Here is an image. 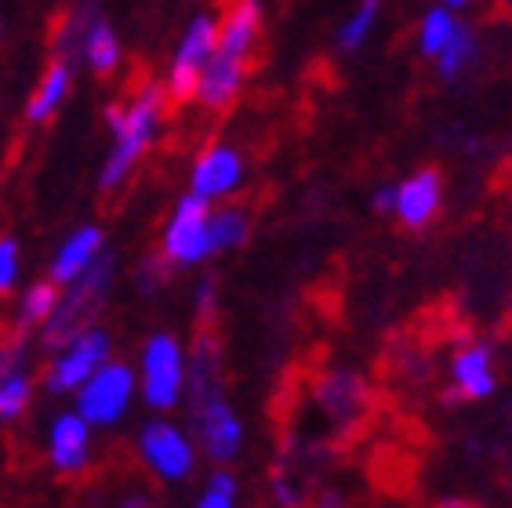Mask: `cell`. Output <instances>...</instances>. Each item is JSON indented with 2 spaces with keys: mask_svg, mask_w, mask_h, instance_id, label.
Wrapping results in <instances>:
<instances>
[{
  "mask_svg": "<svg viewBox=\"0 0 512 508\" xmlns=\"http://www.w3.org/2000/svg\"><path fill=\"white\" fill-rule=\"evenodd\" d=\"M215 276H204L197 287V316L200 320H211V313H215Z\"/></svg>",
  "mask_w": 512,
  "mask_h": 508,
  "instance_id": "cell-29",
  "label": "cell"
},
{
  "mask_svg": "<svg viewBox=\"0 0 512 508\" xmlns=\"http://www.w3.org/2000/svg\"><path fill=\"white\" fill-rule=\"evenodd\" d=\"M440 207H444V178H440L436 167H422V171H414L411 178H404L396 186L393 215L407 229H425L440 215Z\"/></svg>",
  "mask_w": 512,
  "mask_h": 508,
  "instance_id": "cell-13",
  "label": "cell"
},
{
  "mask_svg": "<svg viewBox=\"0 0 512 508\" xmlns=\"http://www.w3.org/2000/svg\"><path fill=\"white\" fill-rule=\"evenodd\" d=\"M273 498L280 501V505H295V501H298V490L291 487L287 479L276 476V479H273Z\"/></svg>",
  "mask_w": 512,
  "mask_h": 508,
  "instance_id": "cell-31",
  "label": "cell"
},
{
  "mask_svg": "<svg viewBox=\"0 0 512 508\" xmlns=\"http://www.w3.org/2000/svg\"><path fill=\"white\" fill-rule=\"evenodd\" d=\"M207 218H211V204L200 200L197 193H186L175 204L171 218L164 222V236H160V258L171 269H193V265H204L207 258H215Z\"/></svg>",
  "mask_w": 512,
  "mask_h": 508,
  "instance_id": "cell-8",
  "label": "cell"
},
{
  "mask_svg": "<svg viewBox=\"0 0 512 508\" xmlns=\"http://www.w3.org/2000/svg\"><path fill=\"white\" fill-rule=\"evenodd\" d=\"M382 4H385V0H356V8L345 15L342 26H338V33H335L338 51H345V55H356V51L364 48L367 40H371V33H375V26H378Z\"/></svg>",
  "mask_w": 512,
  "mask_h": 508,
  "instance_id": "cell-22",
  "label": "cell"
},
{
  "mask_svg": "<svg viewBox=\"0 0 512 508\" xmlns=\"http://www.w3.org/2000/svg\"><path fill=\"white\" fill-rule=\"evenodd\" d=\"M197 443L189 436V429L175 425L168 418H149L138 429V458L160 483H186L197 472Z\"/></svg>",
  "mask_w": 512,
  "mask_h": 508,
  "instance_id": "cell-7",
  "label": "cell"
},
{
  "mask_svg": "<svg viewBox=\"0 0 512 508\" xmlns=\"http://www.w3.org/2000/svg\"><path fill=\"white\" fill-rule=\"evenodd\" d=\"M498 389V378H494V352L491 345L469 342L454 352L451 360V392H447V403L454 400H487Z\"/></svg>",
  "mask_w": 512,
  "mask_h": 508,
  "instance_id": "cell-14",
  "label": "cell"
},
{
  "mask_svg": "<svg viewBox=\"0 0 512 508\" xmlns=\"http://www.w3.org/2000/svg\"><path fill=\"white\" fill-rule=\"evenodd\" d=\"M440 4H444V8H451V11H462V8H469L473 0H440Z\"/></svg>",
  "mask_w": 512,
  "mask_h": 508,
  "instance_id": "cell-32",
  "label": "cell"
},
{
  "mask_svg": "<svg viewBox=\"0 0 512 508\" xmlns=\"http://www.w3.org/2000/svg\"><path fill=\"white\" fill-rule=\"evenodd\" d=\"M0 374H4V360H0Z\"/></svg>",
  "mask_w": 512,
  "mask_h": 508,
  "instance_id": "cell-34",
  "label": "cell"
},
{
  "mask_svg": "<svg viewBox=\"0 0 512 508\" xmlns=\"http://www.w3.org/2000/svg\"><path fill=\"white\" fill-rule=\"evenodd\" d=\"M454 30H458V15L451 8H444V4L429 8L422 15V22H418V55L422 59H436L447 40L454 37Z\"/></svg>",
  "mask_w": 512,
  "mask_h": 508,
  "instance_id": "cell-25",
  "label": "cell"
},
{
  "mask_svg": "<svg viewBox=\"0 0 512 508\" xmlns=\"http://www.w3.org/2000/svg\"><path fill=\"white\" fill-rule=\"evenodd\" d=\"M237 498H240L237 476L229 472V465H218V469L204 479V487H200L197 508H233Z\"/></svg>",
  "mask_w": 512,
  "mask_h": 508,
  "instance_id": "cell-26",
  "label": "cell"
},
{
  "mask_svg": "<svg viewBox=\"0 0 512 508\" xmlns=\"http://www.w3.org/2000/svg\"><path fill=\"white\" fill-rule=\"evenodd\" d=\"M168 273H171V265L164 262L160 254H157V258H146V262L135 269V287L142 294H153L160 284H164V280H168Z\"/></svg>",
  "mask_w": 512,
  "mask_h": 508,
  "instance_id": "cell-28",
  "label": "cell"
},
{
  "mask_svg": "<svg viewBox=\"0 0 512 508\" xmlns=\"http://www.w3.org/2000/svg\"><path fill=\"white\" fill-rule=\"evenodd\" d=\"M316 403L324 407L331 418L338 421H353L364 414L367 407V385L360 374L353 371H331L316 381Z\"/></svg>",
  "mask_w": 512,
  "mask_h": 508,
  "instance_id": "cell-19",
  "label": "cell"
},
{
  "mask_svg": "<svg viewBox=\"0 0 512 508\" xmlns=\"http://www.w3.org/2000/svg\"><path fill=\"white\" fill-rule=\"evenodd\" d=\"M102 251H106V233H102L99 225H80V229H73V233L55 247L51 265H48V280H55L59 287L73 284L80 273H88Z\"/></svg>",
  "mask_w": 512,
  "mask_h": 508,
  "instance_id": "cell-16",
  "label": "cell"
},
{
  "mask_svg": "<svg viewBox=\"0 0 512 508\" xmlns=\"http://www.w3.org/2000/svg\"><path fill=\"white\" fill-rule=\"evenodd\" d=\"M138 392V378L131 363H120L109 356L88 378L73 389V411L88 421L91 429H113L128 418L131 400Z\"/></svg>",
  "mask_w": 512,
  "mask_h": 508,
  "instance_id": "cell-6",
  "label": "cell"
},
{
  "mask_svg": "<svg viewBox=\"0 0 512 508\" xmlns=\"http://www.w3.org/2000/svg\"><path fill=\"white\" fill-rule=\"evenodd\" d=\"M22 269V247L15 236H0V294H11L19 284Z\"/></svg>",
  "mask_w": 512,
  "mask_h": 508,
  "instance_id": "cell-27",
  "label": "cell"
},
{
  "mask_svg": "<svg viewBox=\"0 0 512 508\" xmlns=\"http://www.w3.org/2000/svg\"><path fill=\"white\" fill-rule=\"evenodd\" d=\"M480 59V40H476V33L469 30V26H462L458 22V30H454V37L444 44V51L436 55V73L444 80H458L469 73V66Z\"/></svg>",
  "mask_w": 512,
  "mask_h": 508,
  "instance_id": "cell-23",
  "label": "cell"
},
{
  "mask_svg": "<svg viewBox=\"0 0 512 508\" xmlns=\"http://www.w3.org/2000/svg\"><path fill=\"white\" fill-rule=\"evenodd\" d=\"M62 287L55 280H37L26 291L19 294V305H15V331L19 334H33L40 331V323L48 320L55 302H59Z\"/></svg>",
  "mask_w": 512,
  "mask_h": 508,
  "instance_id": "cell-21",
  "label": "cell"
},
{
  "mask_svg": "<svg viewBox=\"0 0 512 508\" xmlns=\"http://www.w3.org/2000/svg\"><path fill=\"white\" fill-rule=\"evenodd\" d=\"M244 80H247V62L222 59V55L211 51V59H207L204 69H200L193 98H197L204 109H211V113H222V109H229L240 98Z\"/></svg>",
  "mask_w": 512,
  "mask_h": 508,
  "instance_id": "cell-17",
  "label": "cell"
},
{
  "mask_svg": "<svg viewBox=\"0 0 512 508\" xmlns=\"http://www.w3.org/2000/svg\"><path fill=\"white\" fill-rule=\"evenodd\" d=\"M30 400H33V378L26 371V363L4 367V374H0V425L22 418Z\"/></svg>",
  "mask_w": 512,
  "mask_h": 508,
  "instance_id": "cell-24",
  "label": "cell"
},
{
  "mask_svg": "<svg viewBox=\"0 0 512 508\" xmlns=\"http://www.w3.org/2000/svg\"><path fill=\"white\" fill-rule=\"evenodd\" d=\"M371 207H375L378 215H393V207H396V186H378L375 196H371Z\"/></svg>",
  "mask_w": 512,
  "mask_h": 508,
  "instance_id": "cell-30",
  "label": "cell"
},
{
  "mask_svg": "<svg viewBox=\"0 0 512 508\" xmlns=\"http://www.w3.org/2000/svg\"><path fill=\"white\" fill-rule=\"evenodd\" d=\"M247 178V160L237 146L229 142H215L207 146L197 160H193V171H189V193H197L207 204H218V200H229L244 186Z\"/></svg>",
  "mask_w": 512,
  "mask_h": 508,
  "instance_id": "cell-11",
  "label": "cell"
},
{
  "mask_svg": "<svg viewBox=\"0 0 512 508\" xmlns=\"http://www.w3.org/2000/svg\"><path fill=\"white\" fill-rule=\"evenodd\" d=\"M113 284H117V258L109 251H102L88 273H80L73 284H66L59 291V302H55L51 316L40 323V331H37L40 349L55 352L62 342H69L73 334H80L84 327H91V323H99V313L106 309Z\"/></svg>",
  "mask_w": 512,
  "mask_h": 508,
  "instance_id": "cell-3",
  "label": "cell"
},
{
  "mask_svg": "<svg viewBox=\"0 0 512 508\" xmlns=\"http://www.w3.org/2000/svg\"><path fill=\"white\" fill-rule=\"evenodd\" d=\"M138 396L149 411L168 414L186 396V345L171 331H153L138 356Z\"/></svg>",
  "mask_w": 512,
  "mask_h": 508,
  "instance_id": "cell-5",
  "label": "cell"
},
{
  "mask_svg": "<svg viewBox=\"0 0 512 508\" xmlns=\"http://www.w3.org/2000/svg\"><path fill=\"white\" fill-rule=\"evenodd\" d=\"M164 106H168V91L160 84L142 88L128 106H109L106 124H109V153L102 160V171L95 178V189L102 196L117 193L138 167V160L146 157L153 142H157L160 120H164Z\"/></svg>",
  "mask_w": 512,
  "mask_h": 508,
  "instance_id": "cell-2",
  "label": "cell"
},
{
  "mask_svg": "<svg viewBox=\"0 0 512 508\" xmlns=\"http://www.w3.org/2000/svg\"><path fill=\"white\" fill-rule=\"evenodd\" d=\"M48 461L59 476H77L91 461V425L77 411H62L48 425Z\"/></svg>",
  "mask_w": 512,
  "mask_h": 508,
  "instance_id": "cell-12",
  "label": "cell"
},
{
  "mask_svg": "<svg viewBox=\"0 0 512 508\" xmlns=\"http://www.w3.org/2000/svg\"><path fill=\"white\" fill-rule=\"evenodd\" d=\"M258 33H262V0H229L226 15H218L215 55L247 62Z\"/></svg>",
  "mask_w": 512,
  "mask_h": 508,
  "instance_id": "cell-15",
  "label": "cell"
},
{
  "mask_svg": "<svg viewBox=\"0 0 512 508\" xmlns=\"http://www.w3.org/2000/svg\"><path fill=\"white\" fill-rule=\"evenodd\" d=\"M0 33H4V15H0Z\"/></svg>",
  "mask_w": 512,
  "mask_h": 508,
  "instance_id": "cell-33",
  "label": "cell"
},
{
  "mask_svg": "<svg viewBox=\"0 0 512 508\" xmlns=\"http://www.w3.org/2000/svg\"><path fill=\"white\" fill-rule=\"evenodd\" d=\"M55 55H66L73 62H84V66L95 73V77H113L124 59V48H120V37L113 30V22L106 19V11L99 8V0H84L69 11L66 26L59 33V48Z\"/></svg>",
  "mask_w": 512,
  "mask_h": 508,
  "instance_id": "cell-4",
  "label": "cell"
},
{
  "mask_svg": "<svg viewBox=\"0 0 512 508\" xmlns=\"http://www.w3.org/2000/svg\"><path fill=\"white\" fill-rule=\"evenodd\" d=\"M73 73H77V62L66 59V55H55L48 62V69L40 73L37 88H33L30 102H26V120L30 124H44V120H51L59 113L69 88H73Z\"/></svg>",
  "mask_w": 512,
  "mask_h": 508,
  "instance_id": "cell-18",
  "label": "cell"
},
{
  "mask_svg": "<svg viewBox=\"0 0 512 508\" xmlns=\"http://www.w3.org/2000/svg\"><path fill=\"white\" fill-rule=\"evenodd\" d=\"M113 356V334L99 323H91L84 327L80 334H73L69 342H62L59 349L51 352V363L48 371H44V389L51 396H73L80 381L88 378L99 363H106Z\"/></svg>",
  "mask_w": 512,
  "mask_h": 508,
  "instance_id": "cell-9",
  "label": "cell"
},
{
  "mask_svg": "<svg viewBox=\"0 0 512 508\" xmlns=\"http://www.w3.org/2000/svg\"><path fill=\"white\" fill-rule=\"evenodd\" d=\"M207 233H211V251L215 254L237 251V247L247 244V236H251V215L237 204L215 207L211 218H207Z\"/></svg>",
  "mask_w": 512,
  "mask_h": 508,
  "instance_id": "cell-20",
  "label": "cell"
},
{
  "mask_svg": "<svg viewBox=\"0 0 512 508\" xmlns=\"http://www.w3.org/2000/svg\"><path fill=\"white\" fill-rule=\"evenodd\" d=\"M186 407L189 436L197 450L215 465H233L244 454V421L222 385V352L211 334H200L193 352H186Z\"/></svg>",
  "mask_w": 512,
  "mask_h": 508,
  "instance_id": "cell-1",
  "label": "cell"
},
{
  "mask_svg": "<svg viewBox=\"0 0 512 508\" xmlns=\"http://www.w3.org/2000/svg\"><path fill=\"white\" fill-rule=\"evenodd\" d=\"M215 40H218V15L215 11H197V15L186 22L182 40H178L175 55H171L168 84H164L168 98H175V102H189V98H193L200 69H204V62L211 59V51H215Z\"/></svg>",
  "mask_w": 512,
  "mask_h": 508,
  "instance_id": "cell-10",
  "label": "cell"
}]
</instances>
